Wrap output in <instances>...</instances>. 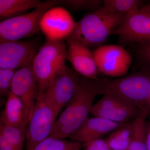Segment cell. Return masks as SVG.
<instances>
[{"mask_svg": "<svg viewBox=\"0 0 150 150\" xmlns=\"http://www.w3.org/2000/svg\"><path fill=\"white\" fill-rule=\"evenodd\" d=\"M147 150H150V125L147 128Z\"/></svg>", "mask_w": 150, "mask_h": 150, "instance_id": "28", "label": "cell"}, {"mask_svg": "<svg viewBox=\"0 0 150 150\" xmlns=\"http://www.w3.org/2000/svg\"><path fill=\"white\" fill-rule=\"evenodd\" d=\"M127 123H116L98 116L88 117L70 138L72 141L84 144L100 139Z\"/></svg>", "mask_w": 150, "mask_h": 150, "instance_id": "15", "label": "cell"}, {"mask_svg": "<svg viewBox=\"0 0 150 150\" xmlns=\"http://www.w3.org/2000/svg\"><path fill=\"white\" fill-rule=\"evenodd\" d=\"M142 110L123 102L115 97L104 95L94 104L91 114L118 123L128 122L134 119Z\"/></svg>", "mask_w": 150, "mask_h": 150, "instance_id": "13", "label": "cell"}, {"mask_svg": "<svg viewBox=\"0 0 150 150\" xmlns=\"http://www.w3.org/2000/svg\"><path fill=\"white\" fill-rule=\"evenodd\" d=\"M26 131L16 126L0 123V137H1L17 150H23Z\"/></svg>", "mask_w": 150, "mask_h": 150, "instance_id": "22", "label": "cell"}, {"mask_svg": "<svg viewBox=\"0 0 150 150\" xmlns=\"http://www.w3.org/2000/svg\"><path fill=\"white\" fill-rule=\"evenodd\" d=\"M11 92L18 97L23 104L24 125L27 128L34 110L39 89L31 62L16 71Z\"/></svg>", "mask_w": 150, "mask_h": 150, "instance_id": "10", "label": "cell"}, {"mask_svg": "<svg viewBox=\"0 0 150 150\" xmlns=\"http://www.w3.org/2000/svg\"><path fill=\"white\" fill-rule=\"evenodd\" d=\"M57 117L44 94H39L26 129V150L32 149L50 136Z\"/></svg>", "mask_w": 150, "mask_h": 150, "instance_id": "6", "label": "cell"}, {"mask_svg": "<svg viewBox=\"0 0 150 150\" xmlns=\"http://www.w3.org/2000/svg\"><path fill=\"white\" fill-rule=\"evenodd\" d=\"M142 8L145 11H147L150 12V4L146 5H144Z\"/></svg>", "mask_w": 150, "mask_h": 150, "instance_id": "29", "label": "cell"}, {"mask_svg": "<svg viewBox=\"0 0 150 150\" xmlns=\"http://www.w3.org/2000/svg\"><path fill=\"white\" fill-rule=\"evenodd\" d=\"M93 54L98 71L112 77L126 76L132 63L131 54L118 45L100 46Z\"/></svg>", "mask_w": 150, "mask_h": 150, "instance_id": "8", "label": "cell"}, {"mask_svg": "<svg viewBox=\"0 0 150 150\" xmlns=\"http://www.w3.org/2000/svg\"><path fill=\"white\" fill-rule=\"evenodd\" d=\"M132 132V122L127 123L112 132L105 140L111 150H128Z\"/></svg>", "mask_w": 150, "mask_h": 150, "instance_id": "19", "label": "cell"}, {"mask_svg": "<svg viewBox=\"0 0 150 150\" xmlns=\"http://www.w3.org/2000/svg\"><path fill=\"white\" fill-rule=\"evenodd\" d=\"M67 44L64 41L46 43L38 49L31 66L37 80L39 94H44L51 82L64 67L67 59Z\"/></svg>", "mask_w": 150, "mask_h": 150, "instance_id": "4", "label": "cell"}, {"mask_svg": "<svg viewBox=\"0 0 150 150\" xmlns=\"http://www.w3.org/2000/svg\"><path fill=\"white\" fill-rule=\"evenodd\" d=\"M0 150H17L3 137H0Z\"/></svg>", "mask_w": 150, "mask_h": 150, "instance_id": "27", "label": "cell"}, {"mask_svg": "<svg viewBox=\"0 0 150 150\" xmlns=\"http://www.w3.org/2000/svg\"><path fill=\"white\" fill-rule=\"evenodd\" d=\"M76 23L70 13L59 6L51 8L45 12L40 19L39 26L46 40L64 41L73 33Z\"/></svg>", "mask_w": 150, "mask_h": 150, "instance_id": "11", "label": "cell"}, {"mask_svg": "<svg viewBox=\"0 0 150 150\" xmlns=\"http://www.w3.org/2000/svg\"><path fill=\"white\" fill-rule=\"evenodd\" d=\"M16 70L0 68V93L7 97L11 91L12 83Z\"/></svg>", "mask_w": 150, "mask_h": 150, "instance_id": "24", "label": "cell"}, {"mask_svg": "<svg viewBox=\"0 0 150 150\" xmlns=\"http://www.w3.org/2000/svg\"><path fill=\"white\" fill-rule=\"evenodd\" d=\"M0 41V68L16 71L32 62L39 46L33 40Z\"/></svg>", "mask_w": 150, "mask_h": 150, "instance_id": "12", "label": "cell"}, {"mask_svg": "<svg viewBox=\"0 0 150 150\" xmlns=\"http://www.w3.org/2000/svg\"><path fill=\"white\" fill-rule=\"evenodd\" d=\"M1 124L16 126L26 131L24 125V109L19 98L10 92L7 97L4 109L1 117Z\"/></svg>", "mask_w": 150, "mask_h": 150, "instance_id": "16", "label": "cell"}, {"mask_svg": "<svg viewBox=\"0 0 150 150\" xmlns=\"http://www.w3.org/2000/svg\"><path fill=\"white\" fill-rule=\"evenodd\" d=\"M146 109H143L132 121L131 141L128 150H147Z\"/></svg>", "mask_w": 150, "mask_h": 150, "instance_id": "18", "label": "cell"}, {"mask_svg": "<svg viewBox=\"0 0 150 150\" xmlns=\"http://www.w3.org/2000/svg\"><path fill=\"white\" fill-rule=\"evenodd\" d=\"M60 5H63L76 11H94L103 6L101 0H60Z\"/></svg>", "mask_w": 150, "mask_h": 150, "instance_id": "23", "label": "cell"}, {"mask_svg": "<svg viewBox=\"0 0 150 150\" xmlns=\"http://www.w3.org/2000/svg\"></svg>", "mask_w": 150, "mask_h": 150, "instance_id": "31", "label": "cell"}, {"mask_svg": "<svg viewBox=\"0 0 150 150\" xmlns=\"http://www.w3.org/2000/svg\"><path fill=\"white\" fill-rule=\"evenodd\" d=\"M82 144L74 141L49 136L31 150H80Z\"/></svg>", "mask_w": 150, "mask_h": 150, "instance_id": "20", "label": "cell"}, {"mask_svg": "<svg viewBox=\"0 0 150 150\" xmlns=\"http://www.w3.org/2000/svg\"><path fill=\"white\" fill-rule=\"evenodd\" d=\"M44 4L38 0H0V18L2 21L20 16Z\"/></svg>", "mask_w": 150, "mask_h": 150, "instance_id": "17", "label": "cell"}, {"mask_svg": "<svg viewBox=\"0 0 150 150\" xmlns=\"http://www.w3.org/2000/svg\"><path fill=\"white\" fill-rule=\"evenodd\" d=\"M81 79L77 73L66 66L51 82L44 96L57 116L74 96Z\"/></svg>", "mask_w": 150, "mask_h": 150, "instance_id": "7", "label": "cell"}, {"mask_svg": "<svg viewBox=\"0 0 150 150\" xmlns=\"http://www.w3.org/2000/svg\"><path fill=\"white\" fill-rule=\"evenodd\" d=\"M82 148L84 150H111L106 140L101 139L84 143Z\"/></svg>", "mask_w": 150, "mask_h": 150, "instance_id": "26", "label": "cell"}, {"mask_svg": "<svg viewBox=\"0 0 150 150\" xmlns=\"http://www.w3.org/2000/svg\"><path fill=\"white\" fill-rule=\"evenodd\" d=\"M124 16L112 13L102 6L76 22L69 37L88 48L100 46L112 35Z\"/></svg>", "mask_w": 150, "mask_h": 150, "instance_id": "3", "label": "cell"}, {"mask_svg": "<svg viewBox=\"0 0 150 150\" xmlns=\"http://www.w3.org/2000/svg\"><path fill=\"white\" fill-rule=\"evenodd\" d=\"M58 0L46 1L31 12L4 20L0 23V40H19L37 34L43 14L54 6Z\"/></svg>", "mask_w": 150, "mask_h": 150, "instance_id": "5", "label": "cell"}, {"mask_svg": "<svg viewBox=\"0 0 150 150\" xmlns=\"http://www.w3.org/2000/svg\"><path fill=\"white\" fill-rule=\"evenodd\" d=\"M143 5L142 1L139 0H104L103 6L114 14L126 15L136 10L141 8Z\"/></svg>", "mask_w": 150, "mask_h": 150, "instance_id": "21", "label": "cell"}, {"mask_svg": "<svg viewBox=\"0 0 150 150\" xmlns=\"http://www.w3.org/2000/svg\"><path fill=\"white\" fill-rule=\"evenodd\" d=\"M106 81L81 79L76 93L56 120L50 136L61 139L71 137L88 118L94 100Z\"/></svg>", "mask_w": 150, "mask_h": 150, "instance_id": "1", "label": "cell"}, {"mask_svg": "<svg viewBox=\"0 0 150 150\" xmlns=\"http://www.w3.org/2000/svg\"><path fill=\"white\" fill-rule=\"evenodd\" d=\"M137 56L143 67L150 68V43L139 46Z\"/></svg>", "mask_w": 150, "mask_h": 150, "instance_id": "25", "label": "cell"}, {"mask_svg": "<svg viewBox=\"0 0 150 150\" xmlns=\"http://www.w3.org/2000/svg\"><path fill=\"white\" fill-rule=\"evenodd\" d=\"M149 104L150 105V99L149 102Z\"/></svg>", "mask_w": 150, "mask_h": 150, "instance_id": "30", "label": "cell"}, {"mask_svg": "<svg viewBox=\"0 0 150 150\" xmlns=\"http://www.w3.org/2000/svg\"><path fill=\"white\" fill-rule=\"evenodd\" d=\"M67 43V59L72 65L76 72L83 77L92 79H99L93 52L87 46L69 37Z\"/></svg>", "mask_w": 150, "mask_h": 150, "instance_id": "14", "label": "cell"}, {"mask_svg": "<svg viewBox=\"0 0 150 150\" xmlns=\"http://www.w3.org/2000/svg\"><path fill=\"white\" fill-rule=\"evenodd\" d=\"M99 94L108 95L141 110L150 99V68L114 79L106 80Z\"/></svg>", "mask_w": 150, "mask_h": 150, "instance_id": "2", "label": "cell"}, {"mask_svg": "<svg viewBox=\"0 0 150 150\" xmlns=\"http://www.w3.org/2000/svg\"><path fill=\"white\" fill-rule=\"evenodd\" d=\"M112 35L125 43L140 46L150 43V12L141 8L127 14Z\"/></svg>", "mask_w": 150, "mask_h": 150, "instance_id": "9", "label": "cell"}]
</instances>
